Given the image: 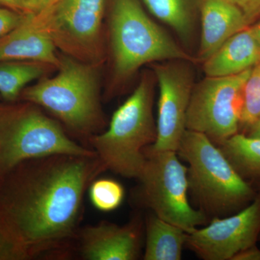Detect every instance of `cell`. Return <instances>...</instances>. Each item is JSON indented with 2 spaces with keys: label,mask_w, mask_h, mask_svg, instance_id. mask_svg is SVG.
Listing matches in <instances>:
<instances>
[{
  "label": "cell",
  "mask_w": 260,
  "mask_h": 260,
  "mask_svg": "<svg viewBox=\"0 0 260 260\" xmlns=\"http://www.w3.org/2000/svg\"><path fill=\"white\" fill-rule=\"evenodd\" d=\"M104 171L96 155H54L25 160L0 176V216L29 259L71 255L84 195Z\"/></svg>",
  "instance_id": "obj_1"
},
{
  "label": "cell",
  "mask_w": 260,
  "mask_h": 260,
  "mask_svg": "<svg viewBox=\"0 0 260 260\" xmlns=\"http://www.w3.org/2000/svg\"><path fill=\"white\" fill-rule=\"evenodd\" d=\"M155 83L153 70L144 72L134 91L113 114L107 129L89 138V147L104 170L139 178L145 162L144 150L157 138L153 116Z\"/></svg>",
  "instance_id": "obj_2"
},
{
  "label": "cell",
  "mask_w": 260,
  "mask_h": 260,
  "mask_svg": "<svg viewBox=\"0 0 260 260\" xmlns=\"http://www.w3.org/2000/svg\"><path fill=\"white\" fill-rule=\"evenodd\" d=\"M59 58L57 74L26 87L20 99L49 111L75 135L88 141L105 124L100 104L99 65L67 54Z\"/></svg>",
  "instance_id": "obj_3"
},
{
  "label": "cell",
  "mask_w": 260,
  "mask_h": 260,
  "mask_svg": "<svg viewBox=\"0 0 260 260\" xmlns=\"http://www.w3.org/2000/svg\"><path fill=\"white\" fill-rule=\"evenodd\" d=\"M177 153L187 162L189 191L207 217L221 218L237 213L259 192L203 133L186 129Z\"/></svg>",
  "instance_id": "obj_4"
},
{
  "label": "cell",
  "mask_w": 260,
  "mask_h": 260,
  "mask_svg": "<svg viewBox=\"0 0 260 260\" xmlns=\"http://www.w3.org/2000/svg\"><path fill=\"white\" fill-rule=\"evenodd\" d=\"M109 26L115 86L149 63L196 61L149 18L138 0H112Z\"/></svg>",
  "instance_id": "obj_5"
},
{
  "label": "cell",
  "mask_w": 260,
  "mask_h": 260,
  "mask_svg": "<svg viewBox=\"0 0 260 260\" xmlns=\"http://www.w3.org/2000/svg\"><path fill=\"white\" fill-rule=\"evenodd\" d=\"M23 102H0V176L30 159L96 155L70 138L59 123L36 104Z\"/></svg>",
  "instance_id": "obj_6"
},
{
  "label": "cell",
  "mask_w": 260,
  "mask_h": 260,
  "mask_svg": "<svg viewBox=\"0 0 260 260\" xmlns=\"http://www.w3.org/2000/svg\"><path fill=\"white\" fill-rule=\"evenodd\" d=\"M140 174L142 201L158 218L191 232L207 221V216L189 202L187 167L177 151H155L147 147Z\"/></svg>",
  "instance_id": "obj_7"
},
{
  "label": "cell",
  "mask_w": 260,
  "mask_h": 260,
  "mask_svg": "<svg viewBox=\"0 0 260 260\" xmlns=\"http://www.w3.org/2000/svg\"><path fill=\"white\" fill-rule=\"evenodd\" d=\"M104 4L105 0H56L32 17L64 54L99 65L104 59Z\"/></svg>",
  "instance_id": "obj_8"
},
{
  "label": "cell",
  "mask_w": 260,
  "mask_h": 260,
  "mask_svg": "<svg viewBox=\"0 0 260 260\" xmlns=\"http://www.w3.org/2000/svg\"><path fill=\"white\" fill-rule=\"evenodd\" d=\"M251 69L226 77H205L194 84L186 129L206 135L218 145L240 129L244 88Z\"/></svg>",
  "instance_id": "obj_9"
},
{
  "label": "cell",
  "mask_w": 260,
  "mask_h": 260,
  "mask_svg": "<svg viewBox=\"0 0 260 260\" xmlns=\"http://www.w3.org/2000/svg\"><path fill=\"white\" fill-rule=\"evenodd\" d=\"M192 61L156 62L153 72L159 88L157 138L148 146L155 151H177L186 130V121L194 85Z\"/></svg>",
  "instance_id": "obj_10"
},
{
  "label": "cell",
  "mask_w": 260,
  "mask_h": 260,
  "mask_svg": "<svg viewBox=\"0 0 260 260\" xmlns=\"http://www.w3.org/2000/svg\"><path fill=\"white\" fill-rule=\"evenodd\" d=\"M260 234V191L255 199L230 216L215 217L207 226L187 233L186 245L204 260H232L256 244Z\"/></svg>",
  "instance_id": "obj_11"
},
{
  "label": "cell",
  "mask_w": 260,
  "mask_h": 260,
  "mask_svg": "<svg viewBox=\"0 0 260 260\" xmlns=\"http://www.w3.org/2000/svg\"><path fill=\"white\" fill-rule=\"evenodd\" d=\"M78 245L86 260H135L140 257L142 223L139 218L124 225L103 221L80 229Z\"/></svg>",
  "instance_id": "obj_12"
},
{
  "label": "cell",
  "mask_w": 260,
  "mask_h": 260,
  "mask_svg": "<svg viewBox=\"0 0 260 260\" xmlns=\"http://www.w3.org/2000/svg\"><path fill=\"white\" fill-rule=\"evenodd\" d=\"M242 10L228 0H200V40L196 60L203 62L237 32L249 27Z\"/></svg>",
  "instance_id": "obj_13"
},
{
  "label": "cell",
  "mask_w": 260,
  "mask_h": 260,
  "mask_svg": "<svg viewBox=\"0 0 260 260\" xmlns=\"http://www.w3.org/2000/svg\"><path fill=\"white\" fill-rule=\"evenodd\" d=\"M30 61L58 68L60 58L50 37L28 14L20 25L0 37V61Z\"/></svg>",
  "instance_id": "obj_14"
},
{
  "label": "cell",
  "mask_w": 260,
  "mask_h": 260,
  "mask_svg": "<svg viewBox=\"0 0 260 260\" xmlns=\"http://www.w3.org/2000/svg\"><path fill=\"white\" fill-rule=\"evenodd\" d=\"M260 61V44L252 27L237 32L203 61L206 77H226L251 69Z\"/></svg>",
  "instance_id": "obj_15"
},
{
  "label": "cell",
  "mask_w": 260,
  "mask_h": 260,
  "mask_svg": "<svg viewBox=\"0 0 260 260\" xmlns=\"http://www.w3.org/2000/svg\"><path fill=\"white\" fill-rule=\"evenodd\" d=\"M149 11L176 32L184 47L194 44L200 28V0H143Z\"/></svg>",
  "instance_id": "obj_16"
},
{
  "label": "cell",
  "mask_w": 260,
  "mask_h": 260,
  "mask_svg": "<svg viewBox=\"0 0 260 260\" xmlns=\"http://www.w3.org/2000/svg\"><path fill=\"white\" fill-rule=\"evenodd\" d=\"M145 260H180L187 232L154 213L146 220Z\"/></svg>",
  "instance_id": "obj_17"
},
{
  "label": "cell",
  "mask_w": 260,
  "mask_h": 260,
  "mask_svg": "<svg viewBox=\"0 0 260 260\" xmlns=\"http://www.w3.org/2000/svg\"><path fill=\"white\" fill-rule=\"evenodd\" d=\"M218 146L244 180L251 184L260 181V138L239 133Z\"/></svg>",
  "instance_id": "obj_18"
},
{
  "label": "cell",
  "mask_w": 260,
  "mask_h": 260,
  "mask_svg": "<svg viewBox=\"0 0 260 260\" xmlns=\"http://www.w3.org/2000/svg\"><path fill=\"white\" fill-rule=\"evenodd\" d=\"M49 67L37 61H0V98L17 102L26 85L44 76Z\"/></svg>",
  "instance_id": "obj_19"
},
{
  "label": "cell",
  "mask_w": 260,
  "mask_h": 260,
  "mask_svg": "<svg viewBox=\"0 0 260 260\" xmlns=\"http://www.w3.org/2000/svg\"><path fill=\"white\" fill-rule=\"evenodd\" d=\"M88 188L90 202L99 211H114L124 200V187L114 179H94Z\"/></svg>",
  "instance_id": "obj_20"
},
{
  "label": "cell",
  "mask_w": 260,
  "mask_h": 260,
  "mask_svg": "<svg viewBox=\"0 0 260 260\" xmlns=\"http://www.w3.org/2000/svg\"><path fill=\"white\" fill-rule=\"evenodd\" d=\"M260 116V61L251 69L244 88L240 129L243 134Z\"/></svg>",
  "instance_id": "obj_21"
},
{
  "label": "cell",
  "mask_w": 260,
  "mask_h": 260,
  "mask_svg": "<svg viewBox=\"0 0 260 260\" xmlns=\"http://www.w3.org/2000/svg\"><path fill=\"white\" fill-rule=\"evenodd\" d=\"M0 260H29L23 246L18 242L0 216Z\"/></svg>",
  "instance_id": "obj_22"
},
{
  "label": "cell",
  "mask_w": 260,
  "mask_h": 260,
  "mask_svg": "<svg viewBox=\"0 0 260 260\" xmlns=\"http://www.w3.org/2000/svg\"><path fill=\"white\" fill-rule=\"evenodd\" d=\"M26 15L21 14L0 5V37L16 28L23 21Z\"/></svg>",
  "instance_id": "obj_23"
},
{
  "label": "cell",
  "mask_w": 260,
  "mask_h": 260,
  "mask_svg": "<svg viewBox=\"0 0 260 260\" xmlns=\"http://www.w3.org/2000/svg\"><path fill=\"white\" fill-rule=\"evenodd\" d=\"M245 15L249 23L260 16V0H228Z\"/></svg>",
  "instance_id": "obj_24"
},
{
  "label": "cell",
  "mask_w": 260,
  "mask_h": 260,
  "mask_svg": "<svg viewBox=\"0 0 260 260\" xmlns=\"http://www.w3.org/2000/svg\"><path fill=\"white\" fill-rule=\"evenodd\" d=\"M56 0H26L28 14L36 15L51 6Z\"/></svg>",
  "instance_id": "obj_25"
},
{
  "label": "cell",
  "mask_w": 260,
  "mask_h": 260,
  "mask_svg": "<svg viewBox=\"0 0 260 260\" xmlns=\"http://www.w3.org/2000/svg\"><path fill=\"white\" fill-rule=\"evenodd\" d=\"M232 260H260V249L254 244L238 253Z\"/></svg>",
  "instance_id": "obj_26"
},
{
  "label": "cell",
  "mask_w": 260,
  "mask_h": 260,
  "mask_svg": "<svg viewBox=\"0 0 260 260\" xmlns=\"http://www.w3.org/2000/svg\"><path fill=\"white\" fill-rule=\"evenodd\" d=\"M0 5L17 13L28 15L26 0H0Z\"/></svg>",
  "instance_id": "obj_27"
},
{
  "label": "cell",
  "mask_w": 260,
  "mask_h": 260,
  "mask_svg": "<svg viewBox=\"0 0 260 260\" xmlns=\"http://www.w3.org/2000/svg\"><path fill=\"white\" fill-rule=\"evenodd\" d=\"M244 134L251 138H260V116Z\"/></svg>",
  "instance_id": "obj_28"
},
{
  "label": "cell",
  "mask_w": 260,
  "mask_h": 260,
  "mask_svg": "<svg viewBox=\"0 0 260 260\" xmlns=\"http://www.w3.org/2000/svg\"><path fill=\"white\" fill-rule=\"evenodd\" d=\"M252 29L254 30V34H255L256 39H257L258 42L260 44V22L259 23L256 24V25H254V27H252Z\"/></svg>",
  "instance_id": "obj_29"
},
{
  "label": "cell",
  "mask_w": 260,
  "mask_h": 260,
  "mask_svg": "<svg viewBox=\"0 0 260 260\" xmlns=\"http://www.w3.org/2000/svg\"><path fill=\"white\" fill-rule=\"evenodd\" d=\"M253 185H254L255 189L258 191H260V181H258V182L253 183Z\"/></svg>",
  "instance_id": "obj_30"
},
{
  "label": "cell",
  "mask_w": 260,
  "mask_h": 260,
  "mask_svg": "<svg viewBox=\"0 0 260 260\" xmlns=\"http://www.w3.org/2000/svg\"><path fill=\"white\" fill-rule=\"evenodd\" d=\"M259 240H260V234H259Z\"/></svg>",
  "instance_id": "obj_31"
},
{
  "label": "cell",
  "mask_w": 260,
  "mask_h": 260,
  "mask_svg": "<svg viewBox=\"0 0 260 260\" xmlns=\"http://www.w3.org/2000/svg\"><path fill=\"white\" fill-rule=\"evenodd\" d=\"M0 99H1V98H0Z\"/></svg>",
  "instance_id": "obj_32"
}]
</instances>
